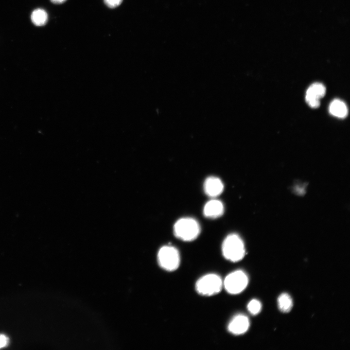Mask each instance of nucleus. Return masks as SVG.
<instances>
[{"mask_svg": "<svg viewBox=\"0 0 350 350\" xmlns=\"http://www.w3.org/2000/svg\"><path fill=\"white\" fill-rule=\"evenodd\" d=\"M224 257L232 262H237L245 256V250L244 242L240 237L234 233L228 235L222 246Z\"/></svg>", "mask_w": 350, "mask_h": 350, "instance_id": "1", "label": "nucleus"}, {"mask_svg": "<svg viewBox=\"0 0 350 350\" xmlns=\"http://www.w3.org/2000/svg\"><path fill=\"white\" fill-rule=\"evenodd\" d=\"M175 235L184 241L195 240L200 232V227L198 222L190 217L178 219L174 226Z\"/></svg>", "mask_w": 350, "mask_h": 350, "instance_id": "2", "label": "nucleus"}, {"mask_svg": "<svg viewBox=\"0 0 350 350\" xmlns=\"http://www.w3.org/2000/svg\"><path fill=\"white\" fill-rule=\"evenodd\" d=\"M223 287V281L216 274H208L201 277L196 281L195 290L200 295L211 296L218 294Z\"/></svg>", "mask_w": 350, "mask_h": 350, "instance_id": "3", "label": "nucleus"}, {"mask_svg": "<svg viewBox=\"0 0 350 350\" xmlns=\"http://www.w3.org/2000/svg\"><path fill=\"white\" fill-rule=\"evenodd\" d=\"M158 262L159 266L167 271L176 270L180 262L179 251L173 246L164 245L161 247L158 254Z\"/></svg>", "mask_w": 350, "mask_h": 350, "instance_id": "4", "label": "nucleus"}, {"mask_svg": "<svg viewBox=\"0 0 350 350\" xmlns=\"http://www.w3.org/2000/svg\"><path fill=\"white\" fill-rule=\"evenodd\" d=\"M248 283V278L246 273L238 270L227 276L223 281V287L229 294L236 295L243 291Z\"/></svg>", "mask_w": 350, "mask_h": 350, "instance_id": "5", "label": "nucleus"}, {"mask_svg": "<svg viewBox=\"0 0 350 350\" xmlns=\"http://www.w3.org/2000/svg\"><path fill=\"white\" fill-rule=\"evenodd\" d=\"M325 93L326 88L322 84L314 83L307 90L305 100L311 107L317 108L320 105L319 99L323 97Z\"/></svg>", "mask_w": 350, "mask_h": 350, "instance_id": "6", "label": "nucleus"}, {"mask_svg": "<svg viewBox=\"0 0 350 350\" xmlns=\"http://www.w3.org/2000/svg\"><path fill=\"white\" fill-rule=\"evenodd\" d=\"M249 327V321L248 317L243 315H238L230 321L228 326V330L233 334L240 335L246 332Z\"/></svg>", "mask_w": 350, "mask_h": 350, "instance_id": "7", "label": "nucleus"}, {"mask_svg": "<svg viewBox=\"0 0 350 350\" xmlns=\"http://www.w3.org/2000/svg\"><path fill=\"white\" fill-rule=\"evenodd\" d=\"M204 190L207 195L211 197H215L219 195L223 191L224 185L219 178L210 176L204 182Z\"/></svg>", "mask_w": 350, "mask_h": 350, "instance_id": "8", "label": "nucleus"}, {"mask_svg": "<svg viewBox=\"0 0 350 350\" xmlns=\"http://www.w3.org/2000/svg\"><path fill=\"white\" fill-rule=\"evenodd\" d=\"M224 211V207L222 202L214 199L207 202L203 209L204 215L210 218L220 217L223 214Z\"/></svg>", "mask_w": 350, "mask_h": 350, "instance_id": "9", "label": "nucleus"}, {"mask_svg": "<svg viewBox=\"0 0 350 350\" xmlns=\"http://www.w3.org/2000/svg\"><path fill=\"white\" fill-rule=\"evenodd\" d=\"M329 110L332 115L339 118H345L348 113L346 105L339 99H335L331 102Z\"/></svg>", "mask_w": 350, "mask_h": 350, "instance_id": "10", "label": "nucleus"}, {"mask_svg": "<svg viewBox=\"0 0 350 350\" xmlns=\"http://www.w3.org/2000/svg\"><path fill=\"white\" fill-rule=\"evenodd\" d=\"M32 22L37 26L45 25L48 21V14L42 9L38 8L34 10L31 16Z\"/></svg>", "mask_w": 350, "mask_h": 350, "instance_id": "11", "label": "nucleus"}, {"mask_svg": "<svg viewBox=\"0 0 350 350\" xmlns=\"http://www.w3.org/2000/svg\"><path fill=\"white\" fill-rule=\"evenodd\" d=\"M278 304L280 311L288 313L293 307L292 299L288 294L283 293L278 298Z\"/></svg>", "mask_w": 350, "mask_h": 350, "instance_id": "12", "label": "nucleus"}, {"mask_svg": "<svg viewBox=\"0 0 350 350\" xmlns=\"http://www.w3.org/2000/svg\"><path fill=\"white\" fill-rule=\"evenodd\" d=\"M247 308L248 311L251 314L256 315L260 312L262 305L259 300L252 299L248 303Z\"/></svg>", "mask_w": 350, "mask_h": 350, "instance_id": "13", "label": "nucleus"}, {"mask_svg": "<svg viewBox=\"0 0 350 350\" xmlns=\"http://www.w3.org/2000/svg\"><path fill=\"white\" fill-rule=\"evenodd\" d=\"M122 0H104L105 4L109 7L113 8L119 6Z\"/></svg>", "mask_w": 350, "mask_h": 350, "instance_id": "14", "label": "nucleus"}, {"mask_svg": "<svg viewBox=\"0 0 350 350\" xmlns=\"http://www.w3.org/2000/svg\"><path fill=\"white\" fill-rule=\"evenodd\" d=\"M9 338L5 335L0 334V349L6 347L9 343Z\"/></svg>", "mask_w": 350, "mask_h": 350, "instance_id": "15", "label": "nucleus"}, {"mask_svg": "<svg viewBox=\"0 0 350 350\" xmlns=\"http://www.w3.org/2000/svg\"><path fill=\"white\" fill-rule=\"evenodd\" d=\"M54 4H61L65 2L67 0H50Z\"/></svg>", "mask_w": 350, "mask_h": 350, "instance_id": "16", "label": "nucleus"}]
</instances>
